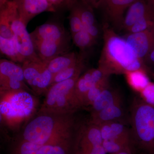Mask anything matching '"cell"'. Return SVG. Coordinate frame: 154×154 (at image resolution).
I'll use <instances>...</instances> for the list:
<instances>
[{
  "label": "cell",
  "mask_w": 154,
  "mask_h": 154,
  "mask_svg": "<svg viewBox=\"0 0 154 154\" xmlns=\"http://www.w3.org/2000/svg\"><path fill=\"white\" fill-rule=\"evenodd\" d=\"M122 101V98L119 91L109 87L102 91L91 105V113L100 111Z\"/></svg>",
  "instance_id": "cell-19"
},
{
  "label": "cell",
  "mask_w": 154,
  "mask_h": 154,
  "mask_svg": "<svg viewBox=\"0 0 154 154\" xmlns=\"http://www.w3.org/2000/svg\"><path fill=\"white\" fill-rule=\"evenodd\" d=\"M18 14L16 0L9 1L5 8L0 9V36L7 38H14L11 23L13 19Z\"/></svg>",
  "instance_id": "cell-17"
},
{
  "label": "cell",
  "mask_w": 154,
  "mask_h": 154,
  "mask_svg": "<svg viewBox=\"0 0 154 154\" xmlns=\"http://www.w3.org/2000/svg\"><path fill=\"white\" fill-rule=\"evenodd\" d=\"M11 146V154H38L40 145L27 141L14 139Z\"/></svg>",
  "instance_id": "cell-28"
},
{
  "label": "cell",
  "mask_w": 154,
  "mask_h": 154,
  "mask_svg": "<svg viewBox=\"0 0 154 154\" xmlns=\"http://www.w3.org/2000/svg\"><path fill=\"white\" fill-rule=\"evenodd\" d=\"M139 94L144 102L154 106V82H150Z\"/></svg>",
  "instance_id": "cell-34"
},
{
  "label": "cell",
  "mask_w": 154,
  "mask_h": 154,
  "mask_svg": "<svg viewBox=\"0 0 154 154\" xmlns=\"http://www.w3.org/2000/svg\"><path fill=\"white\" fill-rule=\"evenodd\" d=\"M99 126L103 140L126 139L131 141L130 129L125 125V123L120 122H111Z\"/></svg>",
  "instance_id": "cell-16"
},
{
  "label": "cell",
  "mask_w": 154,
  "mask_h": 154,
  "mask_svg": "<svg viewBox=\"0 0 154 154\" xmlns=\"http://www.w3.org/2000/svg\"><path fill=\"white\" fill-rule=\"evenodd\" d=\"M0 50L6 57L16 63H23L25 61L18 51L14 38H7L0 36Z\"/></svg>",
  "instance_id": "cell-22"
},
{
  "label": "cell",
  "mask_w": 154,
  "mask_h": 154,
  "mask_svg": "<svg viewBox=\"0 0 154 154\" xmlns=\"http://www.w3.org/2000/svg\"><path fill=\"white\" fill-rule=\"evenodd\" d=\"M20 19L19 14L12 20L11 28L18 51L25 60H36L39 59L36 54L30 33Z\"/></svg>",
  "instance_id": "cell-8"
},
{
  "label": "cell",
  "mask_w": 154,
  "mask_h": 154,
  "mask_svg": "<svg viewBox=\"0 0 154 154\" xmlns=\"http://www.w3.org/2000/svg\"><path fill=\"white\" fill-rule=\"evenodd\" d=\"M130 110L131 151L136 154H154V106L135 97Z\"/></svg>",
  "instance_id": "cell-3"
},
{
  "label": "cell",
  "mask_w": 154,
  "mask_h": 154,
  "mask_svg": "<svg viewBox=\"0 0 154 154\" xmlns=\"http://www.w3.org/2000/svg\"><path fill=\"white\" fill-rule=\"evenodd\" d=\"M84 29L96 24V20L93 8L83 4L82 2H77Z\"/></svg>",
  "instance_id": "cell-30"
},
{
  "label": "cell",
  "mask_w": 154,
  "mask_h": 154,
  "mask_svg": "<svg viewBox=\"0 0 154 154\" xmlns=\"http://www.w3.org/2000/svg\"><path fill=\"white\" fill-rule=\"evenodd\" d=\"M73 114L38 111L25 125L21 134L15 139L40 146L74 140Z\"/></svg>",
  "instance_id": "cell-1"
},
{
  "label": "cell",
  "mask_w": 154,
  "mask_h": 154,
  "mask_svg": "<svg viewBox=\"0 0 154 154\" xmlns=\"http://www.w3.org/2000/svg\"><path fill=\"white\" fill-rule=\"evenodd\" d=\"M96 85L91 77L90 70L80 75L75 86L74 94L80 107L84 96L93 86Z\"/></svg>",
  "instance_id": "cell-23"
},
{
  "label": "cell",
  "mask_w": 154,
  "mask_h": 154,
  "mask_svg": "<svg viewBox=\"0 0 154 154\" xmlns=\"http://www.w3.org/2000/svg\"><path fill=\"white\" fill-rule=\"evenodd\" d=\"M107 152L102 145H100L94 147L91 151L87 154H106Z\"/></svg>",
  "instance_id": "cell-37"
},
{
  "label": "cell",
  "mask_w": 154,
  "mask_h": 154,
  "mask_svg": "<svg viewBox=\"0 0 154 154\" xmlns=\"http://www.w3.org/2000/svg\"><path fill=\"white\" fill-rule=\"evenodd\" d=\"M144 63L154 67V48L150 52L144 60Z\"/></svg>",
  "instance_id": "cell-36"
},
{
  "label": "cell",
  "mask_w": 154,
  "mask_h": 154,
  "mask_svg": "<svg viewBox=\"0 0 154 154\" xmlns=\"http://www.w3.org/2000/svg\"><path fill=\"white\" fill-rule=\"evenodd\" d=\"M71 12L69 16V23L71 35L84 29L81 16L77 2L70 9Z\"/></svg>",
  "instance_id": "cell-31"
},
{
  "label": "cell",
  "mask_w": 154,
  "mask_h": 154,
  "mask_svg": "<svg viewBox=\"0 0 154 154\" xmlns=\"http://www.w3.org/2000/svg\"><path fill=\"white\" fill-rule=\"evenodd\" d=\"M146 1L154 11V0H146Z\"/></svg>",
  "instance_id": "cell-44"
},
{
  "label": "cell",
  "mask_w": 154,
  "mask_h": 154,
  "mask_svg": "<svg viewBox=\"0 0 154 154\" xmlns=\"http://www.w3.org/2000/svg\"><path fill=\"white\" fill-rule=\"evenodd\" d=\"M103 45L98 67L109 76L124 75L128 72L148 69L125 38L119 36L107 23L103 25Z\"/></svg>",
  "instance_id": "cell-2"
},
{
  "label": "cell",
  "mask_w": 154,
  "mask_h": 154,
  "mask_svg": "<svg viewBox=\"0 0 154 154\" xmlns=\"http://www.w3.org/2000/svg\"><path fill=\"white\" fill-rule=\"evenodd\" d=\"M136 0H101L97 9L102 11L105 23L113 30H122L125 12Z\"/></svg>",
  "instance_id": "cell-7"
},
{
  "label": "cell",
  "mask_w": 154,
  "mask_h": 154,
  "mask_svg": "<svg viewBox=\"0 0 154 154\" xmlns=\"http://www.w3.org/2000/svg\"><path fill=\"white\" fill-rule=\"evenodd\" d=\"M114 154H136L133 152L131 150H125Z\"/></svg>",
  "instance_id": "cell-43"
},
{
  "label": "cell",
  "mask_w": 154,
  "mask_h": 154,
  "mask_svg": "<svg viewBox=\"0 0 154 154\" xmlns=\"http://www.w3.org/2000/svg\"><path fill=\"white\" fill-rule=\"evenodd\" d=\"M88 33L91 35V37L97 41L100 35V30L97 24L90 26L85 29Z\"/></svg>",
  "instance_id": "cell-35"
},
{
  "label": "cell",
  "mask_w": 154,
  "mask_h": 154,
  "mask_svg": "<svg viewBox=\"0 0 154 154\" xmlns=\"http://www.w3.org/2000/svg\"><path fill=\"white\" fill-rule=\"evenodd\" d=\"M124 38L137 56L144 62L154 48V27L139 33H127Z\"/></svg>",
  "instance_id": "cell-9"
},
{
  "label": "cell",
  "mask_w": 154,
  "mask_h": 154,
  "mask_svg": "<svg viewBox=\"0 0 154 154\" xmlns=\"http://www.w3.org/2000/svg\"><path fill=\"white\" fill-rule=\"evenodd\" d=\"M84 67V57L83 56H81L79 61L54 76L51 86L54 84L72 79L78 75H81Z\"/></svg>",
  "instance_id": "cell-24"
},
{
  "label": "cell",
  "mask_w": 154,
  "mask_h": 154,
  "mask_svg": "<svg viewBox=\"0 0 154 154\" xmlns=\"http://www.w3.org/2000/svg\"><path fill=\"white\" fill-rule=\"evenodd\" d=\"M154 27V14L143 17L127 31V33L142 32Z\"/></svg>",
  "instance_id": "cell-32"
},
{
  "label": "cell",
  "mask_w": 154,
  "mask_h": 154,
  "mask_svg": "<svg viewBox=\"0 0 154 154\" xmlns=\"http://www.w3.org/2000/svg\"><path fill=\"white\" fill-rule=\"evenodd\" d=\"M33 41H69L66 31L62 25L56 22L45 23L36 28L30 33Z\"/></svg>",
  "instance_id": "cell-11"
},
{
  "label": "cell",
  "mask_w": 154,
  "mask_h": 154,
  "mask_svg": "<svg viewBox=\"0 0 154 154\" xmlns=\"http://www.w3.org/2000/svg\"><path fill=\"white\" fill-rule=\"evenodd\" d=\"M48 2L54 6L57 9V8L65 6L66 7V0H47Z\"/></svg>",
  "instance_id": "cell-38"
},
{
  "label": "cell",
  "mask_w": 154,
  "mask_h": 154,
  "mask_svg": "<svg viewBox=\"0 0 154 154\" xmlns=\"http://www.w3.org/2000/svg\"><path fill=\"white\" fill-rule=\"evenodd\" d=\"M46 66V63L40 59L25 60L22 63L25 82L34 93L44 79Z\"/></svg>",
  "instance_id": "cell-13"
},
{
  "label": "cell",
  "mask_w": 154,
  "mask_h": 154,
  "mask_svg": "<svg viewBox=\"0 0 154 154\" xmlns=\"http://www.w3.org/2000/svg\"><path fill=\"white\" fill-rule=\"evenodd\" d=\"M78 2V0H66V7L71 9Z\"/></svg>",
  "instance_id": "cell-40"
},
{
  "label": "cell",
  "mask_w": 154,
  "mask_h": 154,
  "mask_svg": "<svg viewBox=\"0 0 154 154\" xmlns=\"http://www.w3.org/2000/svg\"><path fill=\"white\" fill-rule=\"evenodd\" d=\"M147 72L149 76L150 77V78H151L153 80L154 82V72H153L149 68V67H148V68L147 69Z\"/></svg>",
  "instance_id": "cell-42"
},
{
  "label": "cell",
  "mask_w": 154,
  "mask_h": 154,
  "mask_svg": "<svg viewBox=\"0 0 154 154\" xmlns=\"http://www.w3.org/2000/svg\"><path fill=\"white\" fill-rule=\"evenodd\" d=\"M74 44L81 50L84 51L96 44V41L85 29L71 35Z\"/></svg>",
  "instance_id": "cell-29"
},
{
  "label": "cell",
  "mask_w": 154,
  "mask_h": 154,
  "mask_svg": "<svg viewBox=\"0 0 154 154\" xmlns=\"http://www.w3.org/2000/svg\"><path fill=\"white\" fill-rule=\"evenodd\" d=\"M80 57L75 53L69 52L58 56L45 63L48 68L54 76L75 63L79 60Z\"/></svg>",
  "instance_id": "cell-18"
},
{
  "label": "cell",
  "mask_w": 154,
  "mask_h": 154,
  "mask_svg": "<svg viewBox=\"0 0 154 154\" xmlns=\"http://www.w3.org/2000/svg\"><path fill=\"white\" fill-rule=\"evenodd\" d=\"M9 2V0H0V9L5 8Z\"/></svg>",
  "instance_id": "cell-41"
},
{
  "label": "cell",
  "mask_w": 154,
  "mask_h": 154,
  "mask_svg": "<svg viewBox=\"0 0 154 154\" xmlns=\"http://www.w3.org/2000/svg\"><path fill=\"white\" fill-rule=\"evenodd\" d=\"M19 18L26 26L31 19L45 12H56L57 9L47 0H16Z\"/></svg>",
  "instance_id": "cell-10"
},
{
  "label": "cell",
  "mask_w": 154,
  "mask_h": 154,
  "mask_svg": "<svg viewBox=\"0 0 154 154\" xmlns=\"http://www.w3.org/2000/svg\"><path fill=\"white\" fill-rule=\"evenodd\" d=\"M37 107L36 98L27 90L1 91V118L11 128L25 125L36 115Z\"/></svg>",
  "instance_id": "cell-4"
},
{
  "label": "cell",
  "mask_w": 154,
  "mask_h": 154,
  "mask_svg": "<svg viewBox=\"0 0 154 154\" xmlns=\"http://www.w3.org/2000/svg\"><path fill=\"white\" fill-rule=\"evenodd\" d=\"M124 75L130 87L138 94L150 82L147 69L128 72Z\"/></svg>",
  "instance_id": "cell-20"
},
{
  "label": "cell",
  "mask_w": 154,
  "mask_h": 154,
  "mask_svg": "<svg viewBox=\"0 0 154 154\" xmlns=\"http://www.w3.org/2000/svg\"><path fill=\"white\" fill-rule=\"evenodd\" d=\"M152 14L154 11L146 0H136L126 11L122 30L127 32L139 19Z\"/></svg>",
  "instance_id": "cell-15"
},
{
  "label": "cell",
  "mask_w": 154,
  "mask_h": 154,
  "mask_svg": "<svg viewBox=\"0 0 154 154\" xmlns=\"http://www.w3.org/2000/svg\"><path fill=\"white\" fill-rule=\"evenodd\" d=\"M107 153L114 154L125 150H131L130 140L126 139L107 140L102 141Z\"/></svg>",
  "instance_id": "cell-27"
},
{
  "label": "cell",
  "mask_w": 154,
  "mask_h": 154,
  "mask_svg": "<svg viewBox=\"0 0 154 154\" xmlns=\"http://www.w3.org/2000/svg\"><path fill=\"white\" fill-rule=\"evenodd\" d=\"M125 112L122 101L100 111L92 112L90 121L98 125L111 122L125 123Z\"/></svg>",
  "instance_id": "cell-14"
},
{
  "label": "cell",
  "mask_w": 154,
  "mask_h": 154,
  "mask_svg": "<svg viewBox=\"0 0 154 154\" xmlns=\"http://www.w3.org/2000/svg\"><path fill=\"white\" fill-rule=\"evenodd\" d=\"M80 2L87 5L90 6L93 9L96 8L97 0H80Z\"/></svg>",
  "instance_id": "cell-39"
},
{
  "label": "cell",
  "mask_w": 154,
  "mask_h": 154,
  "mask_svg": "<svg viewBox=\"0 0 154 154\" xmlns=\"http://www.w3.org/2000/svg\"><path fill=\"white\" fill-rule=\"evenodd\" d=\"M109 87H110L109 79L102 81L93 86L83 98L81 103L82 107H91L102 91Z\"/></svg>",
  "instance_id": "cell-26"
},
{
  "label": "cell",
  "mask_w": 154,
  "mask_h": 154,
  "mask_svg": "<svg viewBox=\"0 0 154 154\" xmlns=\"http://www.w3.org/2000/svg\"><path fill=\"white\" fill-rule=\"evenodd\" d=\"M81 75L54 84L45 93L44 101L38 111L74 113L81 108L75 96V86Z\"/></svg>",
  "instance_id": "cell-5"
},
{
  "label": "cell",
  "mask_w": 154,
  "mask_h": 154,
  "mask_svg": "<svg viewBox=\"0 0 154 154\" xmlns=\"http://www.w3.org/2000/svg\"><path fill=\"white\" fill-rule=\"evenodd\" d=\"M36 54L43 61H48L58 56L69 52V40L63 42L33 41Z\"/></svg>",
  "instance_id": "cell-12"
},
{
  "label": "cell",
  "mask_w": 154,
  "mask_h": 154,
  "mask_svg": "<svg viewBox=\"0 0 154 154\" xmlns=\"http://www.w3.org/2000/svg\"><path fill=\"white\" fill-rule=\"evenodd\" d=\"M102 141L99 126L89 121L80 127L75 135L73 154H87Z\"/></svg>",
  "instance_id": "cell-6"
},
{
  "label": "cell",
  "mask_w": 154,
  "mask_h": 154,
  "mask_svg": "<svg viewBox=\"0 0 154 154\" xmlns=\"http://www.w3.org/2000/svg\"><path fill=\"white\" fill-rule=\"evenodd\" d=\"M0 78H8L24 82H25L22 67L14 62L7 59L0 60Z\"/></svg>",
  "instance_id": "cell-21"
},
{
  "label": "cell",
  "mask_w": 154,
  "mask_h": 154,
  "mask_svg": "<svg viewBox=\"0 0 154 154\" xmlns=\"http://www.w3.org/2000/svg\"><path fill=\"white\" fill-rule=\"evenodd\" d=\"M74 141L40 146L38 154H73Z\"/></svg>",
  "instance_id": "cell-25"
},
{
  "label": "cell",
  "mask_w": 154,
  "mask_h": 154,
  "mask_svg": "<svg viewBox=\"0 0 154 154\" xmlns=\"http://www.w3.org/2000/svg\"><path fill=\"white\" fill-rule=\"evenodd\" d=\"M1 91H19L27 90L24 82L19 80L8 78H0Z\"/></svg>",
  "instance_id": "cell-33"
}]
</instances>
